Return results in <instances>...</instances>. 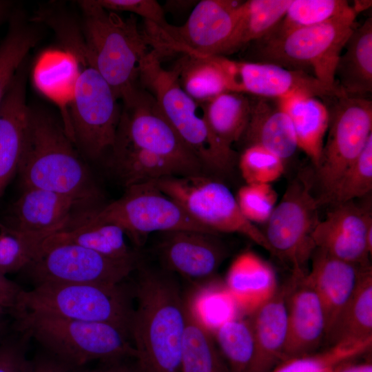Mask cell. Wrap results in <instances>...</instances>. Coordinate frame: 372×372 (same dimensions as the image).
<instances>
[{"mask_svg":"<svg viewBox=\"0 0 372 372\" xmlns=\"http://www.w3.org/2000/svg\"><path fill=\"white\" fill-rule=\"evenodd\" d=\"M0 338V372H26L30 359L27 357L28 342L25 334Z\"/></svg>","mask_w":372,"mask_h":372,"instance_id":"43","label":"cell"},{"mask_svg":"<svg viewBox=\"0 0 372 372\" xmlns=\"http://www.w3.org/2000/svg\"><path fill=\"white\" fill-rule=\"evenodd\" d=\"M351 7L345 0H291L283 18L267 35L325 22Z\"/></svg>","mask_w":372,"mask_h":372,"instance_id":"38","label":"cell"},{"mask_svg":"<svg viewBox=\"0 0 372 372\" xmlns=\"http://www.w3.org/2000/svg\"><path fill=\"white\" fill-rule=\"evenodd\" d=\"M291 0H249L239 6L234 30L223 56L267 35L281 21Z\"/></svg>","mask_w":372,"mask_h":372,"instance_id":"30","label":"cell"},{"mask_svg":"<svg viewBox=\"0 0 372 372\" xmlns=\"http://www.w3.org/2000/svg\"><path fill=\"white\" fill-rule=\"evenodd\" d=\"M372 339V269L364 272L355 293L347 304L325 340L329 345L344 340Z\"/></svg>","mask_w":372,"mask_h":372,"instance_id":"32","label":"cell"},{"mask_svg":"<svg viewBox=\"0 0 372 372\" xmlns=\"http://www.w3.org/2000/svg\"><path fill=\"white\" fill-rule=\"evenodd\" d=\"M80 372H141L135 358H126L107 362H103L96 368L88 369L83 368Z\"/></svg>","mask_w":372,"mask_h":372,"instance_id":"47","label":"cell"},{"mask_svg":"<svg viewBox=\"0 0 372 372\" xmlns=\"http://www.w3.org/2000/svg\"><path fill=\"white\" fill-rule=\"evenodd\" d=\"M174 67L180 86L198 104L229 92L218 56L182 54Z\"/></svg>","mask_w":372,"mask_h":372,"instance_id":"31","label":"cell"},{"mask_svg":"<svg viewBox=\"0 0 372 372\" xmlns=\"http://www.w3.org/2000/svg\"><path fill=\"white\" fill-rule=\"evenodd\" d=\"M158 234L155 250L163 269L189 279L211 278L227 255L219 234L192 230Z\"/></svg>","mask_w":372,"mask_h":372,"instance_id":"18","label":"cell"},{"mask_svg":"<svg viewBox=\"0 0 372 372\" xmlns=\"http://www.w3.org/2000/svg\"><path fill=\"white\" fill-rule=\"evenodd\" d=\"M242 1L202 0L196 3L186 22L159 26L144 21L142 30L147 45L161 59L174 54L223 56L236 23Z\"/></svg>","mask_w":372,"mask_h":372,"instance_id":"9","label":"cell"},{"mask_svg":"<svg viewBox=\"0 0 372 372\" xmlns=\"http://www.w3.org/2000/svg\"><path fill=\"white\" fill-rule=\"evenodd\" d=\"M242 138L247 145L262 146L284 161L299 149L290 117L278 99L257 96L252 99L250 118Z\"/></svg>","mask_w":372,"mask_h":372,"instance_id":"25","label":"cell"},{"mask_svg":"<svg viewBox=\"0 0 372 372\" xmlns=\"http://www.w3.org/2000/svg\"><path fill=\"white\" fill-rule=\"evenodd\" d=\"M225 286L241 316H248L270 300L278 287L271 265L251 251L238 255L227 271Z\"/></svg>","mask_w":372,"mask_h":372,"instance_id":"23","label":"cell"},{"mask_svg":"<svg viewBox=\"0 0 372 372\" xmlns=\"http://www.w3.org/2000/svg\"><path fill=\"white\" fill-rule=\"evenodd\" d=\"M13 317L14 331L35 340L44 351L76 369L93 361L136 358L130 333L111 324L31 312Z\"/></svg>","mask_w":372,"mask_h":372,"instance_id":"3","label":"cell"},{"mask_svg":"<svg viewBox=\"0 0 372 372\" xmlns=\"http://www.w3.org/2000/svg\"><path fill=\"white\" fill-rule=\"evenodd\" d=\"M87 218L119 227L138 245L156 232L192 230L216 234L194 220L153 182L125 187L121 197L90 211Z\"/></svg>","mask_w":372,"mask_h":372,"instance_id":"10","label":"cell"},{"mask_svg":"<svg viewBox=\"0 0 372 372\" xmlns=\"http://www.w3.org/2000/svg\"><path fill=\"white\" fill-rule=\"evenodd\" d=\"M40 34L21 12L14 13L0 43V106L17 72L35 46Z\"/></svg>","mask_w":372,"mask_h":372,"instance_id":"34","label":"cell"},{"mask_svg":"<svg viewBox=\"0 0 372 372\" xmlns=\"http://www.w3.org/2000/svg\"><path fill=\"white\" fill-rule=\"evenodd\" d=\"M333 372H372L371 362H352V360L342 364Z\"/></svg>","mask_w":372,"mask_h":372,"instance_id":"48","label":"cell"},{"mask_svg":"<svg viewBox=\"0 0 372 372\" xmlns=\"http://www.w3.org/2000/svg\"><path fill=\"white\" fill-rule=\"evenodd\" d=\"M335 81L347 95L366 97L372 91V18L355 27L342 51Z\"/></svg>","mask_w":372,"mask_h":372,"instance_id":"27","label":"cell"},{"mask_svg":"<svg viewBox=\"0 0 372 372\" xmlns=\"http://www.w3.org/2000/svg\"><path fill=\"white\" fill-rule=\"evenodd\" d=\"M23 289L0 271V308L12 315Z\"/></svg>","mask_w":372,"mask_h":372,"instance_id":"46","label":"cell"},{"mask_svg":"<svg viewBox=\"0 0 372 372\" xmlns=\"http://www.w3.org/2000/svg\"><path fill=\"white\" fill-rule=\"evenodd\" d=\"M207 285L186 300L194 318L213 333L226 322L241 316L224 283L212 282Z\"/></svg>","mask_w":372,"mask_h":372,"instance_id":"36","label":"cell"},{"mask_svg":"<svg viewBox=\"0 0 372 372\" xmlns=\"http://www.w3.org/2000/svg\"><path fill=\"white\" fill-rule=\"evenodd\" d=\"M225 372H253L256 347L248 316L237 317L212 333Z\"/></svg>","mask_w":372,"mask_h":372,"instance_id":"33","label":"cell"},{"mask_svg":"<svg viewBox=\"0 0 372 372\" xmlns=\"http://www.w3.org/2000/svg\"><path fill=\"white\" fill-rule=\"evenodd\" d=\"M133 285L48 282L23 290L12 316L23 312L103 322L130 333L134 307Z\"/></svg>","mask_w":372,"mask_h":372,"instance_id":"6","label":"cell"},{"mask_svg":"<svg viewBox=\"0 0 372 372\" xmlns=\"http://www.w3.org/2000/svg\"><path fill=\"white\" fill-rule=\"evenodd\" d=\"M22 189L5 224L23 233L50 236L68 227L83 213L76 214L77 209L86 205L64 194L37 187Z\"/></svg>","mask_w":372,"mask_h":372,"instance_id":"19","label":"cell"},{"mask_svg":"<svg viewBox=\"0 0 372 372\" xmlns=\"http://www.w3.org/2000/svg\"><path fill=\"white\" fill-rule=\"evenodd\" d=\"M48 236L23 233L0 223V271L6 274L23 270Z\"/></svg>","mask_w":372,"mask_h":372,"instance_id":"39","label":"cell"},{"mask_svg":"<svg viewBox=\"0 0 372 372\" xmlns=\"http://www.w3.org/2000/svg\"><path fill=\"white\" fill-rule=\"evenodd\" d=\"M304 274L293 273L291 280L287 298V333L283 360L313 353L326 338L323 307L317 293L305 281Z\"/></svg>","mask_w":372,"mask_h":372,"instance_id":"20","label":"cell"},{"mask_svg":"<svg viewBox=\"0 0 372 372\" xmlns=\"http://www.w3.org/2000/svg\"><path fill=\"white\" fill-rule=\"evenodd\" d=\"M153 182L194 220L216 234L245 236L270 252L263 232L241 213L236 196L208 174L170 176Z\"/></svg>","mask_w":372,"mask_h":372,"instance_id":"11","label":"cell"},{"mask_svg":"<svg viewBox=\"0 0 372 372\" xmlns=\"http://www.w3.org/2000/svg\"><path fill=\"white\" fill-rule=\"evenodd\" d=\"M124 146L161 156L176 167L182 176L207 174L167 121L153 96L141 86L123 103L112 147Z\"/></svg>","mask_w":372,"mask_h":372,"instance_id":"14","label":"cell"},{"mask_svg":"<svg viewBox=\"0 0 372 372\" xmlns=\"http://www.w3.org/2000/svg\"><path fill=\"white\" fill-rule=\"evenodd\" d=\"M238 167L246 184H271L283 174L285 161L262 146L251 145L241 154Z\"/></svg>","mask_w":372,"mask_h":372,"instance_id":"41","label":"cell"},{"mask_svg":"<svg viewBox=\"0 0 372 372\" xmlns=\"http://www.w3.org/2000/svg\"><path fill=\"white\" fill-rule=\"evenodd\" d=\"M278 101L290 117L298 148L316 167L329 126L328 107L318 98L308 95L296 94Z\"/></svg>","mask_w":372,"mask_h":372,"instance_id":"28","label":"cell"},{"mask_svg":"<svg viewBox=\"0 0 372 372\" xmlns=\"http://www.w3.org/2000/svg\"><path fill=\"white\" fill-rule=\"evenodd\" d=\"M73 142L51 113L30 107L18 174L22 187H37L72 196L94 206L101 193Z\"/></svg>","mask_w":372,"mask_h":372,"instance_id":"2","label":"cell"},{"mask_svg":"<svg viewBox=\"0 0 372 372\" xmlns=\"http://www.w3.org/2000/svg\"><path fill=\"white\" fill-rule=\"evenodd\" d=\"M251 104L252 99L246 94L227 92L198 105L212 133L231 147L242 138L250 118Z\"/></svg>","mask_w":372,"mask_h":372,"instance_id":"29","label":"cell"},{"mask_svg":"<svg viewBox=\"0 0 372 372\" xmlns=\"http://www.w3.org/2000/svg\"><path fill=\"white\" fill-rule=\"evenodd\" d=\"M27 74L25 60L0 106V198L18 172L24 149L30 111L26 101Z\"/></svg>","mask_w":372,"mask_h":372,"instance_id":"21","label":"cell"},{"mask_svg":"<svg viewBox=\"0 0 372 372\" xmlns=\"http://www.w3.org/2000/svg\"><path fill=\"white\" fill-rule=\"evenodd\" d=\"M371 344L372 339L338 342L323 351L286 359L269 372H333L342 364L367 352Z\"/></svg>","mask_w":372,"mask_h":372,"instance_id":"37","label":"cell"},{"mask_svg":"<svg viewBox=\"0 0 372 372\" xmlns=\"http://www.w3.org/2000/svg\"><path fill=\"white\" fill-rule=\"evenodd\" d=\"M353 2V6H352L351 7L357 14L360 12L368 9L371 6V1L369 0H358L354 1Z\"/></svg>","mask_w":372,"mask_h":372,"instance_id":"49","label":"cell"},{"mask_svg":"<svg viewBox=\"0 0 372 372\" xmlns=\"http://www.w3.org/2000/svg\"><path fill=\"white\" fill-rule=\"evenodd\" d=\"M83 18L85 54L91 64L123 103L138 88L140 61L148 53L134 15L123 19L96 0L79 1Z\"/></svg>","mask_w":372,"mask_h":372,"instance_id":"4","label":"cell"},{"mask_svg":"<svg viewBox=\"0 0 372 372\" xmlns=\"http://www.w3.org/2000/svg\"><path fill=\"white\" fill-rule=\"evenodd\" d=\"M10 2L6 1H0V22L7 14L9 8Z\"/></svg>","mask_w":372,"mask_h":372,"instance_id":"50","label":"cell"},{"mask_svg":"<svg viewBox=\"0 0 372 372\" xmlns=\"http://www.w3.org/2000/svg\"><path fill=\"white\" fill-rule=\"evenodd\" d=\"M161 61L154 50L148 52L139 63V85L153 96L167 121L207 174L231 171L236 161V152L212 133L198 113V105L180 86L176 69H165Z\"/></svg>","mask_w":372,"mask_h":372,"instance_id":"5","label":"cell"},{"mask_svg":"<svg viewBox=\"0 0 372 372\" xmlns=\"http://www.w3.org/2000/svg\"><path fill=\"white\" fill-rule=\"evenodd\" d=\"M235 196L241 213L253 224L267 223L278 199L271 184H245Z\"/></svg>","mask_w":372,"mask_h":372,"instance_id":"42","label":"cell"},{"mask_svg":"<svg viewBox=\"0 0 372 372\" xmlns=\"http://www.w3.org/2000/svg\"><path fill=\"white\" fill-rule=\"evenodd\" d=\"M81 369L71 366L43 351L30 359L26 372H80Z\"/></svg>","mask_w":372,"mask_h":372,"instance_id":"45","label":"cell"},{"mask_svg":"<svg viewBox=\"0 0 372 372\" xmlns=\"http://www.w3.org/2000/svg\"><path fill=\"white\" fill-rule=\"evenodd\" d=\"M291 281L278 288L267 302L248 316L254 336L253 372H269L284 359L287 333V298Z\"/></svg>","mask_w":372,"mask_h":372,"instance_id":"24","label":"cell"},{"mask_svg":"<svg viewBox=\"0 0 372 372\" xmlns=\"http://www.w3.org/2000/svg\"><path fill=\"white\" fill-rule=\"evenodd\" d=\"M229 92L282 99L302 94L329 101L346 94L338 86L324 83L300 70L264 62L237 61L218 56Z\"/></svg>","mask_w":372,"mask_h":372,"instance_id":"16","label":"cell"},{"mask_svg":"<svg viewBox=\"0 0 372 372\" xmlns=\"http://www.w3.org/2000/svg\"><path fill=\"white\" fill-rule=\"evenodd\" d=\"M327 138L316 168L321 204L327 203L344 173L372 135V101L344 95L331 100Z\"/></svg>","mask_w":372,"mask_h":372,"instance_id":"12","label":"cell"},{"mask_svg":"<svg viewBox=\"0 0 372 372\" xmlns=\"http://www.w3.org/2000/svg\"><path fill=\"white\" fill-rule=\"evenodd\" d=\"M320 205L310 176H298L287 186L267 221L263 234L270 253L288 262L293 273H306L304 265L316 249L312 234L320 220Z\"/></svg>","mask_w":372,"mask_h":372,"instance_id":"13","label":"cell"},{"mask_svg":"<svg viewBox=\"0 0 372 372\" xmlns=\"http://www.w3.org/2000/svg\"><path fill=\"white\" fill-rule=\"evenodd\" d=\"M372 189V135L364 147L344 173L327 203H343L368 195Z\"/></svg>","mask_w":372,"mask_h":372,"instance_id":"40","label":"cell"},{"mask_svg":"<svg viewBox=\"0 0 372 372\" xmlns=\"http://www.w3.org/2000/svg\"><path fill=\"white\" fill-rule=\"evenodd\" d=\"M139 258L118 260L71 244L41 247L23 270L34 286L48 282L114 285L136 270Z\"/></svg>","mask_w":372,"mask_h":372,"instance_id":"15","label":"cell"},{"mask_svg":"<svg viewBox=\"0 0 372 372\" xmlns=\"http://www.w3.org/2000/svg\"><path fill=\"white\" fill-rule=\"evenodd\" d=\"M372 229L369 207L353 200L335 204L316 226L312 239L316 249L343 261L360 266L369 265L371 254L367 235Z\"/></svg>","mask_w":372,"mask_h":372,"instance_id":"17","label":"cell"},{"mask_svg":"<svg viewBox=\"0 0 372 372\" xmlns=\"http://www.w3.org/2000/svg\"><path fill=\"white\" fill-rule=\"evenodd\" d=\"M356 16L351 7L325 22L280 34L267 35L254 41L256 62L276 64L305 72L309 69L311 75L320 81L338 85L335 81L336 64L355 27Z\"/></svg>","mask_w":372,"mask_h":372,"instance_id":"7","label":"cell"},{"mask_svg":"<svg viewBox=\"0 0 372 372\" xmlns=\"http://www.w3.org/2000/svg\"><path fill=\"white\" fill-rule=\"evenodd\" d=\"M72 52L79 63L68 118V135L92 159L110 152L121 111L114 91L91 64L85 47Z\"/></svg>","mask_w":372,"mask_h":372,"instance_id":"8","label":"cell"},{"mask_svg":"<svg viewBox=\"0 0 372 372\" xmlns=\"http://www.w3.org/2000/svg\"><path fill=\"white\" fill-rule=\"evenodd\" d=\"M104 9L111 12H130L159 26L167 23L164 9L155 0H96Z\"/></svg>","mask_w":372,"mask_h":372,"instance_id":"44","label":"cell"},{"mask_svg":"<svg viewBox=\"0 0 372 372\" xmlns=\"http://www.w3.org/2000/svg\"><path fill=\"white\" fill-rule=\"evenodd\" d=\"M136 270V305L130 329L136 364L141 372H182L186 298L172 273L141 262Z\"/></svg>","mask_w":372,"mask_h":372,"instance_id":"1","label":"cell"},{"mask_svg":"<svg viewBox=\"0 0 372 372\" xmlns=\"http://www.w3.org/2000/svg\"><path fill=\"white\" fill-rule=\"evenodd\" d=\"M87 211L66 228L46 238L41 247L71 244L114 259L138 258L137 253L127 245V236L121 228L110 223L92 221L87 218Z\"/></svg>","mask_w":372,"mask_h":372,"instance_id":"26","label":"cell"},{"mask_svg":"<svg viewBox=\"0 0 372 372\" xmlns=\"http://www.w3.org/2000/svg\"><path fill=\"white\" fill-rule=\"evenodd\" d=\"M181 369L182 372H225L212 333L194 318L187 304Z\"/></svg>","mask_w":372,"mask_h":372,"instance_id":"35","label":"cell"},{"mask_svg":"<svg viewBox=\"0 0 372 372\" xmlns=\"http://www.w3.org/2000/svg\"><path fill=\"white\" fill-rule=\"evenodd\" d=\"M311 259V269L304 278L317 293L323 307L327 336L355 293L364 272L371 265L351 264L317 249Z\"/></svg>","mask_w":372,"mask_h":372,"instance_id":"22","label":"cell"}]
</instances>
